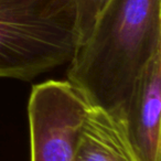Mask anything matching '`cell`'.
I'll return each mask as SVG.
<instances>
[{
    "mask_svg": "<svg viewBox=\"0 0 161 161\" xmlns=\"http://www.w3.org/2000/svg\"><path fill=\"white\" fill-rule=\"evenodd\" d=\"M78 42L71 0H0V77L33 80L69 63Z\"/></svg>",
    "mask_w": 161,
    "mask_h": 161,
    "instance_id": "2",
    "label": "cell"
},
{
    "mask_svg": "<svg viewBox=\"0 0 161 161\" xmlns=\"http://www.w3.org/2000/svg\"><path fill=\"white\" fill-rule=\"evenodd\" d=\"M76 11L80 44L90 34L98 14L104 9L108 0H71Z\"/></svg>",
    "mask_w": 161,
    "mask_h": 161,
    "instance_id": "6",
    "label": "cell"
},
{
    "mask_svg": "<svg viewBox=\"0 0 161 161\" xmlns=\"http://www.w3.org/2000/svg\"><path fill=\"white\" fill-rule=\"evenodd\" d=\"M75 161H139L120 121L88 107Z\"/></svg>",
    "mask_w": 161,
    "mask_h": 161,
    "instance_id": "5",
    "label": "cell"
},
{
    "mask_svg": "<svg viewBox=\"0 0 161 161\" xmlns=\"http://www.w3.org/2000/svg\"><path fill=\"white\" fill-rule=\"evenodd\" d=\"M87 110L67 80L34 85L28 104L31 161H75Z\"/></svg>",
    "mask_w": 161,
    "mask_h": 161,
    "instance_id": "3",
    "label": "cell"
},
{
    "mask_svg": "<svg viewBox=\"0 0 161 161\" xmlns=\"http://www.w3.org/2000/svg\"><path fill=\"white\" fill-rule=\"evenodd\" d=\"M159 52L161 0H108L67 63V82L88 107L118 118Z\"/></svg>",
    "mask_w": 161,
    "mask_h": 161,
    "instance_id": "1",
    "label": "cell"
},
{
    "mask_svg": "<svg viewBox=\"0 0 161 161\" xmlns=\"http://www.w3.org/2000/svg\"><path fill=\"white\" fill-rule=\"evenodd\" d=\"M161 52L138 77L118 117L139 161H161Z\"/></svg>",
    "mask_w": 161,
    "mask_h": 161,
    "instance_id": "4",
    "label": "cell"
}]
</instances>
